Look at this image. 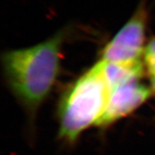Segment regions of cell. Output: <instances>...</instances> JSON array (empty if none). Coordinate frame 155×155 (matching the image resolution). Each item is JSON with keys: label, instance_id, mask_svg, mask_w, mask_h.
<instances>
[{"label": "cell", "instance_id": "6da1fadb", "mask_svg": "<svg viewBox=\"0 0 155 155\" xmlns=\"http://www.w3.org/2000/svg\"><path fill=\"white\" fill-rule=\"evenodd\" d=\"M63 31L32 47L6 51L2 57L9 89L33 117L55 85L61 63Z\"/></svg>", "mask_w": 155, "mask_h": 155}, {"label": "cell", "instance_id": "7a4b0ae2", "mask_svg": "<svg viewBox=\"0 0 155 155\" xmlns=\"http://www.w3.org/2000/svg\"><path fill=\"white\" fill-rule=\"evenodd\" d=\"M110 90L102 60L79 77L62 97L59 105V137L73 144L90 126L97 125L106 107Z\"/></svg>", "mask_w": 155, "mask_h": 155}, {"label": "cell", "instance_id": "3957f363", "mask_svg": "<svg viewBox=\"0 0 155 155\" xmlns=\"http://www.w3.org/2000/svg\"><path fill=\"white\" fill-rule=\"evenodd\" d=\"M147 2L140 0L132 16L103 49L101 60L124 66L142 63L148 19Z\"/></svg>", "mask_w": 155, "mask_h": 155}, {"label": "cell", "instance_id": "277c9868", "mask_svg": "<svg viewBox=\"0 0 155 155\" xmlns=\"http://www.w3.org/2000/svg\"><path fill=\"white\" fill-rule=\"evenodd\" d=\"M151 89L134 80L116 86L110 91L104 114L97 124L107 127L135 112L143 104L152 94Z\"/></svg>", "mask_w": 155, "mask_h": 155}, {"label": "cell", "instance_id": "5b68a950", "mask_svg": "<svg viewBox=\"0 0 155 155\" xmlns=\"http://www.w3.org/2000/svg\"><path fill=\"white\" fill-rule=\"evenodd\" d=\"M143 55L147 72L152 78L155 77V37L147 44Z\"/></svg>", "mask_w": 155, "mask_h": 155}, {"label": "cell", "instance_id": "8992f818", "mask_svg": "<svg viewBox=\"0 0 155 155\" xmlns=\"http://www.w3.org/2000/svg\"><path fill=\"white\" fill-rule=\"evenodd\" d=\"M151 90L153 94H155V77L151 78Z\"/></svg>", "mask_w": 155, "mask_h": 155}]
</instances>
